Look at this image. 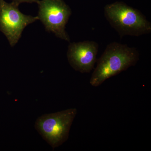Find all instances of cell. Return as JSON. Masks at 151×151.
Masks as SVG:
<instances>
[{
  "mask_svg": "<svg viewBox=\"0 0 151 151\" xmlns=\"http://www.w3.org/2000/svg\"><path fill=\"white\" fill-rule=\"evenodd\" d=\"M139 60V52L135 47L117 42L110 43L97 60L90 84L94 87L100 86L108 78L136 65Z\"/></svg>",
  "mask_w": 151,
  "mask_h": 151,
  "instance_id": "obj_1",
  "label": "cell"
},
{
  "mask_svg": "<svg viewBox=\"0 0 151 151\" xmlns=\"http://www.w3.org/2000/svg\"><path fill=\"white\" fill-rule=\"evenodd\" d=\"M38 17L45 29L57 37L68 42L70 37L65 31V26L71 14L69 6L63 0H38Z\"/></svg>",
  "mask_w": 151,
  "mask_h": 151,
  "instance_id": "obj_4",
  "label": "cell"
},
{
  "mask_svg": "<svg viewBox=\"0 0 151 151\" xmlns=\"http://www.w3.org/2000/svg\"><path fill=\"white\" fill-rule=\"evenodd\" d=\"M98 47V44L93 41L70 43L67 56L70 66L81 73L91 72L97 61Z\"/></svg>",
  "mask_w": 151,
  "mask_h": 151,
  "instance_id": "obj_6",
  "label": "cell"
},
{
  "mask_svg": "<svg viewBox=\"0 0 151 151\" xmlns=\"http://www.w3.org/2000/svg\"><path fill=\"white\" fill-rule=\"evenodd\" d=\"M105 18L121 37L139 36L151 32V24L143 14L121 2L105 6Z\"/></svg>",
  "mask_w": 151,
  "mask_h": 151,
  "instance_id": "obj_2",
  "label": "cell"
},
{
  "mask_svg": "<svg viewBox=\"0 0 151 151\" xmlns=\"http://www.w3.org/2000/svg\"><path fill=\"white\" fill-rule=\"evenodd\" d=\"M19 5L13 2L8 3L4 0H0V30L6 36L12 47L17 43L25 28L39 20L37 16L22 13Z\"/></svg>",
  "mask_w": 151,
  "mask_h": 151,
  "instance_id": "obj_5",
  "label": "cell"
},
{
  "mask_svg": "<svg viewBox=\"0 0 151 151\" xmlns=\"http://www.w3.org/2000/svg\"><path fill=\"white\" fill-rule=\"evenodd\" d=\"M77 113V109L74 108L44 114L37 119L35 127L44 139L55 148L67 140Z\"/></svg>",
  "mask_w": 151,
  "mask_h": 151,
  "instance_id": "obj_3",
  "label": "cell"
},
{
  "mask_svg": "<svg viewBox=\"0 0 151 151\" xmlns=\"http://www.w3.org/2000/svg\"><path fill=\"white\" fill-rule=\"evenodd\" d=\"M12 1L13 2L16 3L17 4L19 5L20 4L23 3H37L38 0H12Z\"/></svg>",
  "mask_w": 151,
  "mask_h": 151,
  "instance_id": "obj_7",
  "label": "cell"
}]
</instances>
